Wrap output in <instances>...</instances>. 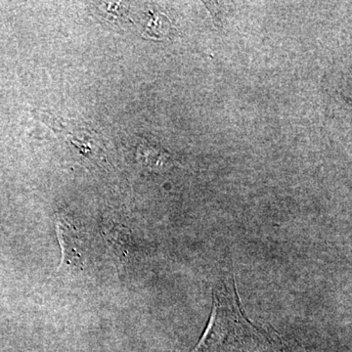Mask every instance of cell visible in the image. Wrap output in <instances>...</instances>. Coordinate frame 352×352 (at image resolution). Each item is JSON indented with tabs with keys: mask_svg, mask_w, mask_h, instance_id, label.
Instances as JSON below:
<instances>
[{
	"mask_svg": "<svg viewBox=\"0 0 352 352\" xmlns=\"http://www.w3.org/2000/svg\"><path fill=\"white\" fill-rule=\"evenodd\" d=\"M57 238L62 251L61 266L59 270H82L87 252V239L76 224L63 215L55 219Z\"/></svg>",
	"mask_w": 352,
	"mask_h": 352,
	"instance_id": "cell-1",
	"label": "cell"
},
{
	"mask_svg": "<svg viewBox=\"0 0 352 352\" xmlns=\"http://www.w3.org/2000/svg\"><path fill=\"white\" fill-rule=\"evenodd\" d=\"M102 229L113 254L120 263H124L131 251V239L129 229L113 221L105 222Z\"/></svg>",
	"mask_w": 352,
	"mask_h": 352,
	"instance_id": "cell-2",
	"label": "cell"
}]
</instances>
